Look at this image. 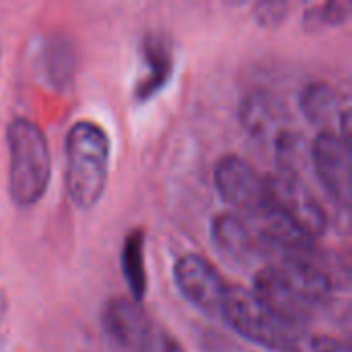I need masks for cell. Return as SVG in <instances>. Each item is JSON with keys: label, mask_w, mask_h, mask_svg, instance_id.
Masks as SVG:
<instances>
[{"label": "cell", "mask_w": 352, "mask_h": 352, "mask_svg": "<svg viewBox=\"0 0 352 352\" xmlns=\"http://www.w3.org/2000/svg\"><path fill=\"white\" fill-rule=\"evenodd\" d=\"M64 157V186L70 202L80 210L97 206L107 186L111 157L105 128L93 120L74 122L66 134Z\"/></svg>", "instance_id": "cell-1"}, {"label": "cell", "mask_w": 352, "mask_h": 352, "mask_svg": "<svg viewBox=\"0 0 352 352\" xmlns=\"http://www.w3.org/2000/svg\"><path fill=\"white\" fill-rule=\"evenodd\" d=\"M8 194L19 208L35 206L52 182V151L45 132L29 118L16 116L8 122Z\"/></svg>", "instance_id": "cell-2"}, {"label": "cell", "mask_w": 352, "mask_h": 352, "mask_svg": "<svg viewBox=\"0 0 352 352\" xmlns=\"http://www.w3.org/2000/svg\"><path fill=\"white\" fill-rule=\"evenodd\" d=\"M243 340L274 352H301L303 328L293 326L274 314L252 289L229 285L221 316Z\"/></svg>", "instance_id": "cell-3"}, {"label": "cell", "mask_w": 352, "mask_h": 352, "mask_svg": "<svg viewBox=\"0 0 352 352\" xmlns=\"http://www.w3.org/2000/svg\"><path fill=\"white\" fill-rule=\"evenodd\" d=\"M264 188L268 204L309 239L316 241L328 231L330 217L301 175L276 171L264 175Z\"/></svg>", "instance_id": "cell-4"}, {"label": "cell", "mask_w": 352, "mask_h": 352, "mask_svg": "<svg viewBox=\"0 0 352 352\" xmlns=\"http://www.w3.org/2000/svg\"><path fill=\"white\" fill-rule=\"evenodd\" d=\"M214 188L239 217H254L268 206L264 175L239 155H225L214 165Z\"/></svg>", "instance_id": "cell-5"}, {"label": "cell", "mask_w": 352, "mask_h": 352, "mask_svg": "<svg viewBox=\"0 0 352 352\" xmlns=\"http://www.w3.org/2000/svg\"><path fill=\"white\" fill-rule=\"evenodd\" d=\"M314 173L336 206H351V144L336 132H318L309 144Z\"/></svg>", "instance_id": "cell-6"}, {"label": "cell", "mask_w": 352, "mask_h": 352, "mask_svg": "<svg viewBox=\"0 0 352 352\" xmlns=\"http://www.w3.org/2000/svg\"><path fill=\"white\" fill-rule=\"evenodd\" d=\"M173 280L177 291L198 311L219 318L229 283L221 272L200 254H184L173 266Z\"/></svg>", "instance_id": "cell-7"}, {"label": "cell", "mask_w": 352, "mask_h": 352, "mask_svg": "<svg viewBox=\"0 0 352 352\" xmlns=\"http://www.w3.org/2000/svg\"><path fill=\"white\" fill-rule=\"evenodd\" d=\"M101 326L111 344L122 351L138 352L153 328V320L140 303L128 297H111L101 309Z\"/></svg>", "instance_id": "cell-8"}, {"label": "cell", "mask_w": 352, "mask_h": 352, "mask_svg": "<svg viewBox=\"0 0 352 352\" xmlns=\"http://www.w3.org/2000/svg\"><path fill=\"white\" fill-rule=\"evenodd\" d=\"M210 237L219 254H223L233 264L248 266L262 258H268L252 225L235 212L217 214L210 225Z\"/></svg>", "instance_id": "cell-9"}, {"label": "cell", "mask_w": 352, "mask_h": 352, "mask_svg": "<svg viewBox=\"0 0 352 352\" xmlns=\"http://www.w3.org/2000/svg\"><path fill=\"white\" fill-rule=\"evenodd\" d=\"M299 109L311 126L320 128V132H338L340 116L346 107H340L338 91L330 82L314 80L301 91Z\"/></svg>", "instance_id": "cell-10"}, {"label": "cell", "mask_w": 352, "mask_h": 352, "mask_svg": "<svg viewBox=\"0 0 352 352\" xmlns=\"http://www.w3.org/2000/svg\"><path fill=\"white\" fill-rule=\"evenodd\" d=\"M239 122L243 130H248V134L254 138H270L272 134L274 140V136L285 130L280 126L283 107L270 93L260 89L243 97L239 105Z\"/></svg>", "instance_id": "cell-11"}, {"label": "cell", "mask_w": 352, "mask_h": 352, "mask_svg": "<svg viewBox=\"0 0 352 352\" xmlns=\"http://www.w3.org/2000/svg\"><path fill=\"white\" fill-rule=\"evenodd\" d=\"M142 50H144L146 72L136 82V91H134L136 101H148L151 97H155L169 82L173 74V54L161 37L157 35L148 37Z\"/></svg>", "instance_id": "cell-12"}, {"label": "cell", "mask_w": 352, "mask_h": 352, "mask_svg": "<svg viewBox=\"0 0 352 352\" xmlns=\"http://www.w3.org/2000/svg\"><path fill=\"white\" fill-rule=\"evenodd\" d=\"M120 268L126 280V287L130 291V299L140 303L146 295V260H144V231L132 229L124 243L120 254Z\"/></svg>", "instance_id": "cell-13"}, {"label": "cell", "mask_w": 352, "mask_h": 352, "mask_svg": "<svg viewBox=\"0 0 352 352\" xmlns=\"http://www.w3.org/2000/svg\"><path fill=\"white\" fill-rule=\"evenodd\" d=\"M352 12L351 2H326V4H318L311 10H307L305 14V25L307 29H318V27H334V25H342L349 21Z\"/></svg>", "instance_id": "cell-14"}, {"label": "cell", "mask_w": 352, "mask_h": 352, "mask_svg": "<svg viewBox=\"0 0 352 352\" xmlns=\"http://www.w3.org/2000/svg\"><path fill=\"white\" fill-rule=\"evenodd\" d=\"M138 352H186L182 349V344L163 328L155 326L151 328V332L146 334L144 342L140 344Z\"/></svg>", "instance_id": "cell-15"}, {"label": "cell", "mask_w": 352, "mask_h": 352, "mask_svg": "<svg viewBox=\"0 0 352 352\" xmlns=\"http://www.w3.org/2000/svg\"><path fill=\"white\" fill-rule=\"evenodd\" d=\"M256 19L264 27H276L285 21L289 12V4L285 2H260L256 4Z\"/></svg>", "instance_id": "cell-16"}, {"label": "cell", "mask_w": 352, "mask_h": 352, "mask_svg": "<svg viewBox=\"0 0 352 352\" xmlns=\"http://www.w3.org/2000/svg\"><path fill=\"white\" fill-rule=\"evenodd\" d=\"M305 349L309 352H351V349L340 342L338 338L334 336H328V334H316L307 340Z\"/></svg>", "instance_id": "cell-17"}]
</instances>
